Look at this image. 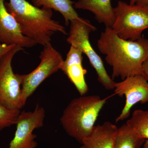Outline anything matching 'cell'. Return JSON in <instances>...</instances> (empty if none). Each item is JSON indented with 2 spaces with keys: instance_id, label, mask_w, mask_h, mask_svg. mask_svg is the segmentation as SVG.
Segmentation results:
<instances>
[{
  "instance_id": "cell-1",
  "label": "cell",
  "mask_w": 148,
  "mask_h": 148,
  "mask_svg": "<svg viewBox=\"0 0 148 148\" xmlns=\"http://www.w3.org/2000/svg\"><path fill=\"white\" fill-rule=\"evenodd\" d=\"M99 51L112 67V78L123 80L130 76L142 75V65L148 58V39L137 40L123 39L111 27H106L97 42Z\"/></svg>"
},
{
  "instance_id": "cell-2",
  "label": "cell",
  "mask_w": 148,
  "mask_h": 148,
  "mask_svg": "<svg viewBox=\"0 0 148 148\" xmlns=\"http://www.w3.org/2000/svg\"><path fill=\"white\" fill-rule=\"evenodd\" d=\"M9 12L18 22L23 34L45 46L56 33L67 35L66 29L53 18L50 9L37 7L27 0H9L5 3Z\"/></svg>"
},
{
  "instance_id": "cell-3",
  "label": "cell",
  "mask_w": 148,
  "mask_h": 148,
  "mask_svg": "<svg viewBox=\"0 0 148 148\" xmlns=\"http://www.w3.org/2000/svg\"><path fill=\"white\" fill-rule=\"evenodd\" d=\"M110 98L84 95L73 99L60 118L66 133L82 143L83 140L92 133L100 112Z\"/></svg>"
},
{
  "instance_id": "cell-4",
  "label": "cell",
  "mask_w": 148,
  "mask_h": 148,
  "mask_svg": "<svg viewBox=\"0 0 148 148\" xmlns=\"http://www.w3.org/2000/svg\"><path fill=\"white\" fill-rule=\"evenodd\" d=\"M70 32L67 39L71 46L79 49L88 58L91 66L96 72L98 82L106 90L114 89L116 82L109 76L102 58L94 50L89 40L91 32L96 30L87 19L74 20L70 22Z\"/></svg>"
},
{
  "instance_id": "cell-5",
  "label": "cell",
  "mask_w": 148,
  "mask_h": 148,
  "mask_svg": "<svg viewBox=\"0 0 148 148\" xmlns=\"http://www.w3.org/2000/svg\"><path fill=\"white\" fill-rule=\"evenodd\" d=\"M114 21L111 28L120 38L137 40L148 29V4H128L120 1L114 8Z\"/></svg>"
},
{
  "instance_id": "cell-6",
  "label": "cell",
  "mask_w": 148,
  "mask_h": 148,
  "mask_svg": "<svg viewBox=\"0 0 148 148\" xmlns=\"http://www.w3.org/2000/svg\"><path fill=\"white\" fill-rule=\"evenodd\" d=\"M43 47L39 56V65L29 73L20 75L22 103L24 106L28 98L40 85L51 75L61 70L64 62L61 53L52 46L51 43Z\"/></svg>"
},
{
  "instance_id": "cell-7",
  "label": "cell",
  "mask_w": 148,
  "mask_h": 148,
  "mask_svg": "<svg viewBox=\"0 0 148 148\" xmlns=\"http://www.w3.org/2000/svg\"><path fill=\"white\" fill-rule=\"evenodd\" d=\"M23 49L16 45L0 59V103L9 108L21 110L22 103L20 75L14 73L12 62Z\"/></svg>"
},
{
  "instance_id": "cell-8",
  "label": "cell",
  "mask_w": 148,
  "mask_h": 148,
  "mask_svg": "<svg viewBox=\"0 0 148 148\" xmlns=\"http://www.w3.org/2000/svg\"><path fill=\"white\" fill-rule=\"evenodd\" d=\"M45 109L37 106L32 112H21L17 119L14 137L8 148H36L38 143L35 129L42 127L45 116Z\"/></svg>"
},
{
  "instance_id": "cell-9",
  "label": "cell",
  "mask_w": 148,
  "mask_h": 148,
  "mask_svg": "<svg viewBox=\"0 0 148 148\" xmlns=\"http://www.w3.org/2000/svg\"><path fill=\"white\" fill-rule=\"evenodd\" d=\"M114 90L115 95L125 97V104L116 123L127 119L135 104L148 103V82L143 75L128 77L121 82H116Z\"/></svg>"
},
{
  "instance_id": "cell-10",
  "label": "cell",
  "mask_w": 148,
  "mask_h": 148,
  "mask_svg": "<svg viewBox=\"0 0 148 148\" xmlns=\"http://www.w3.org/2000/svg\"><path fill=\"white\" fill-rule=\"evenodd\" d=\"M4 0H0V42L7 45L30 48L37 44L22 34L15 18L6 8Z\"/></svg>"
},
{
  "instance_id": "cell-11",
  "label": "cell",
  "mask_w": 148,
  "mask_h": 148,
  "mask_svg": "<svg viewBox=\"0 0 148 148\" xmlns=\"http://www.w3.org/2000/svg\"><path fill=\"white\" fill-rule=\"evenodd\" d=\"M82 54L79 49L71 46L61 69L80 96L85 95L89 90L85 79L87 71L83 65Z\"/></svg>"
},
{
  "instance_id": "cell-12",
  "label": "cell",
  "mask_w": 148,
  "mask_h": 148,
  "mask_svg": "<svg viewBox=\"0 0 148 148\" xmlns=\"http://www.w3.org/2000/svg\"><path fill=\"white\" fill-rule=\"evenodd\" d=\"M118 128L115 125L109 121L97 125L82 144L84 148H113Z\"/></svg>"
},
{
  "instance_id": "cell-13",
  "label": "cell",
  "mask_w": 148,
  "mask_h": 148,
  "mask_svg": "<svg viewBox=\"0 0 148 148\" xmlns=\"http://www.w3.org/2000/svg\"><path fill=\"white\" fill-rule=\"evenodd\" d=\"M74 7L91 12L98 23L106 27L111 28L114 24L115 16L111 0H77Z\"/></svg>"
},
{
  "instance_id": "cell-14",
  "label": "cell",
  "mask_w": 148,
  "mask_h": 148,
  "mask_svg": "<svg viewBox=\"0 0 148 148\" xmlns=\"http://www.w3.org/2000/svg\"><path fill=\"white\" fill-rule=\"evenodd\" d=\"M32 3L38 8L40 7L58 12L64 18L65 24L68 26L74 20H82L74 7L75 2L71 0H32Z\"/></svg>"
},
{
  "instance_id": "cell-15",
  "label": "cell",
  "mask_w": 148,
  "mask_h": 148,
  "mask_svg": "<svg viewBox=\"0 0 148 148\" xmlns=\"http://www.w3.org/2000/svg\"><path fill=\"white\" fill-rule=\"evenodd\" d=\"M145 140L125 123L118 128L113 148H141Z\"/></svg>"
},
{
  "instance_id": "cell-16",
  "label": "cell",
  "mask_w": 148,
  "mask_h": 148,
  "mask_svg": "<svg viewBox=\"0 0 148 148\" xmlns=\"http://www.w3.org/2000/svg\"><path fill=\"white\" fill-rule=\"evenodd\" d=\"M126 124L132 127L141 138L148 139V110H135Z\"/></svg>"
},
{
  "instance_id": "cell-17",
  "label": "cell",
  "mask_w": 148,
  "mask_h": 148,
  "mask_svg": "<svg viewBox=\"0 0 148 148\" xmlns=\"http://www.w3.org/2000/svg\"><path fill=\"white\" fill-rule=\"evenodd\" d=\"M20 110L9 108L0 103V130L16 124Z\"/></svg>"
},
{
  "instance_id": "cell-18",
  "label": "cell",
  "mask_w": 148,
  "mask_h": 148,
  "mask_svg": "<svg viewBox=\"0 0 148 148\" xmlns=\"http://www.w3.org/2000/svg\"><path fill=\"white\" fill-rule=\"evenodd\" d=\"M16 45H7L0 42V59Z\"/></svg>"
},
{
  "instance_id": "cell-19",
  "label": "cell",
  "mask_w": 148,
  "mask_h": 148,
  "mask_svg": "<svg viewBox=\"0 0 148 148\" xmlns=\"http://www.w3.org/2000/svg\"><path fill=\"white\" fill-rule=\"evenodd\" d=\"M142 75L148 82V58L144 61L142 65Z\"/></svg>"
},
{
  "instance_id": "cell-20",
  "label": "cell",
  "mask_w": 148,
  "mask_h": 148,
  "mask_svg": "<svg viewBox=\"0 0 148 148\" xmlns=\"http://www.w3.org/2000/svg\"><path fill=\"white\" fill-rule=\"evenodd\" d=\"M138 4H148V0H137L136 3Z\"/></svg>"
},
{
  "instance_id": "cell-21",
  "label": "cell",
  "mask_w": 148,
  "mask_h": 148,
  "mask_svg": "<svg viewBox=\"0 0 148 148\" xmlns=\"http://www.w3.org/2000/svg\"><path fill=\"white\" fill-rule=\"evenodd\" d=\"M143 148H148V139L145 140V143L143 144Z\"/></svg>"
},
{
  "instance_id": "cell-22",
  "label": "cell",
  "mask_w": 148,
  "mask_h": 148,
  "mask_svg": "<svg viewBox=\"0 0 148 148\" xmlns=\"http://www.w3.org/2000/svg\"><path fill=\"white\" fill-rule=\"evenodd\" d=\"M137 0H130V4L133 5L135 4L137 2Z\"/></svg>"
},
{
  "instance_id": "cell-23",
  "label": "cell",
  "mask_w": 148,
  "mask_h": 148,
  "mask_svg": "<svg viewBox=\"0 0 148 148\" xmlns=\"http://www.w3.org/2000/svg\"><path fill=\"white\" fill-rule=\"evenodd\" d=\"M80 148H84V146L83 145Z\"/></svg>"
}]
</instances>
